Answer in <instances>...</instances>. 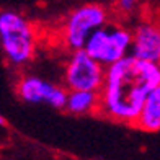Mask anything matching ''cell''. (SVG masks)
I'll use <instances>...</instances> for the list:
<instances>
[{
  "instance_id": "cell-1",
  "label": "cell",
  "mask_w": 160,
  "mask_h": 160,
  "mask_svg": "<svg viewBox=\"0 0 160 160\" xmlns=\"http://www.w3.org/2000/svg\"><path fill=\"white\" fill-rule=\"evenodd\" d=\"M160 87L158 64L124 57L105 69L98 110L114 121L134 124L145 98Z\"/></svg>"
},
{
  "instance_id": "cell-2",
  "label": "cell",
  "mask_w": 160,
  "mask_h": 160,
  "mask_svg": "<svg viewBox=\"0 0 160 160\" xmlns=\"http://www.w3.org/2000/svg\"><path fill=\"white\" fill-rule=\"evenodd\" d=\"M0 46L13 65L30 62L36 51V33L30 20L12 10L0 12Z\"/></svg>"
},
{
  "instance_id": "cell-3",
  "label": "cell",
  "mask_w": 160,
  "mask_h": 160,
  "mask_svg": "<svg viewBox=\"0 0 160 160\" xmlns=\"http://www.w3.org/2000/svg\"><path fill=\"white\" fill-rule=\"evenodd\" d=\"M131 39V30L124 26H103L88 36L82 51L106 69L129 56Z\"/></svg>"
},
{
  "instance_id": "cell-4",
  "label": "cell",
  "mask_w": 160,
  "mask_h": 160,
  "mask_svg": "<svg viewBox=\"0 0 160 160\" xmlns=\"http://www.w3.org/2000/svg\"><path fill=\"white\" fill-rule=\"evenodd\" d=\"M108 21V10L98 3H87L75 8L65 20L62 30V42L65 48L72 51L83 49L85 41L88 36L98 30L106 26Z\"/></svg>"
},
{
  "instance_id": "cell-5",
  "label": "cell",
  "mask_w": 160,
  "mask_h": 160,
  "mask_svg": "<svg viewBox=\"0 0 160 160\" xmlns=\"http://www.w3.org/2000/svg\"><path fill=\"white\" fill-rule=\"evenodd\" d=\"M65 87L69 92H100L105 80V67L88 57L82 49L74 51L65 65Z\"/></svg>"
},
{
  "instance_id": "cell-6",
  "label": "cell",
  "mask_w": 160,
  "mask_h": 160,
  "mask_svg": "<svg viewBox=\"0 0 160 160\" xmlns=\"http://www.w3.org/2000/svg\"><path fill=\"white\" fill-rule=\"evenodd\" d=\"M17 93L28 103H48L57 110H62L65 106L67 98V92L62 87L49 83L48 80L34 75H26L21 78L17 85Z\"/></svg>"
},
{
  "instance_id": "cell-7",
  "label": "cell",
  "mask_w": 160,
  "mask_h": 160,
  "mask_svg": "<svg viewBox=\"0 0 160 160\" xmlns=\"http://www.w3.org/2000/svg\"><path fill=\"white\" fill-rule=\"evenodd\" d=\"M131 51L129 56L137 61L158 64L160 59V31L152 21H142L131 33Z\"/></svg>"
},
{
  "instance_id": "cell-8",
  "label": "cell",
  "mask_w": 160,
  "mask_h": 160,
  "mask_svg": "<svg viewBox=\"0 0 160 160\" xmlns=\"http://www.w3.org/2000/svg\"><path fill=\"white\" fill-rule=\"evenodd\" d=\"M136 124L149 132H157L160 129V87L150 92L149 97L145 98Z\"/></svg>"
},
{
  "instance_id": "cell-9",
  "label": "cell",
  "mask_w": 160,
  "mask_h": 160,
  "mask_svg": "<svg viewBox=\"0 0 160 160\" xmlns=\"http://www.w3.org/2000/svg\"><path fill=\"white\" fill-rule=\"evenodd\" d=\"M100 106V97L97 92H67L65 110L74 114H87L97 111Z\"/></svg>"
},
{
  "instance_id": "cell-10",
  "label": "cell",
  "mask_w": 160,
  "mask_h": 160,
  "mask_svg": "<svg viewBox=\"0 0 160 160\" xmlns=\"http://www.w3.org/2000/svg\"><path fill=\"white\" fill-rule=\"evenodd\" d=\"M118 7L119 8H122V10H132V7H134V2H119L118 3Z\"/></svg>"
},
{
  "instance_id": "cell-11",
  "label": "cell",
  "mask_w": 160,
  "mask_h": 160,
  "mask_svg": "<svg viewBox=\"0 0 160 160\" xmlns=\"http://www.w3.org/2000/svg\"><path fill=\"white\" fill-rule=\"evenodd\" d=\"M5 124V119H3V116H0V126H3Z\"/></svg>"
}]
</instances>
